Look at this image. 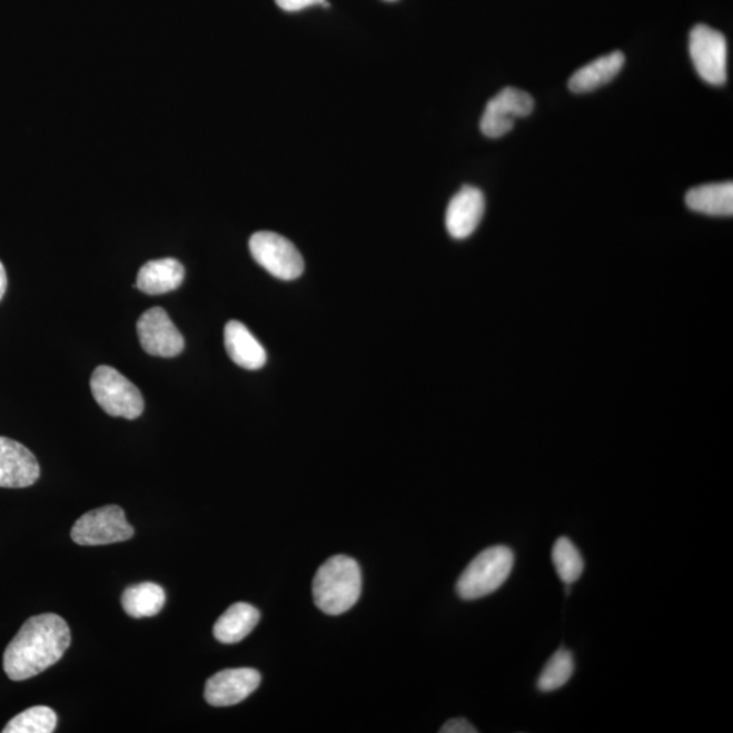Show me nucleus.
Wrapping results in <instances>:
<instances>
[{
  "label": "nucleus",
  "instance_id": "nucleus-1",
  "mask_svg": "<svg viewBox=\"0 0 733 733\" xmlns=\"http://www.w3.org/2000/svg\"><path fill=\"white\" fill-rule=\"evenodd\" d=\"M71 644L70 627L57 614H41L24 622L4 651L3 668L11 681L30 680L57 664Z\"/></svg>",
  "mask_w": 733,
  "mask_h": 733
},
{
  "label": "nucleus",
  "instance_id": "nucleus-2",
  "mask_svg": "<svg viewBox=\"0 0 733 733\" xmlns=\"http://www.w3.org/2000/svg\"><path fill=\"white\" fill-rule=\"evenodd\" d=\"M361 584L356 559L338 554L319 566L313 581L314 602L325 614L341 615L359 601Z\"/></svg>",
  "mask_w": 733,
  "mask_h": 733
},
{
  "label": "nucleus",
  "instance_id": "nucleus-3",
  "mask_svg": "<svg viewBox=\"0 0 733 733\" xmlns=\"http://www.w3.org/2000/svg\"><path fill=\"white\" fill-rule=\"evenodd\" d=\"M514 552L507 546L497 545L479 553L462 573L457 593L465 601L479 600L495 593L513 572Z\"/></svg>",
  "mask_w": 733,
  "mask_h": 733
},
{
  "label": "nucleus",
  "instance_id": "nucleus-4",
  "mask_svg": "<svg viewBox=\"0 0 733 733\" xmlns=\"http://www.w3.org/2000/svg\"><path fill=\"white\" fill-rule=\"evenodd\" d=\"M90 389L97 404L110 416L135 420L145 410V398L138 387L113 367H97Z\"/></svg>",
  "mask_w": 733,
  "mask_h": 733
},
{
  "label": "nucleus",
  "instance_id": "nucleus-5",
  "mask_svg": "<svg viewBox=\"0 0 733 733\" xmlns=\"http://www.w3.org/2000/svg\"><path fill=\"white\" fill-rule=\"evenodd\" d=\"M249 249L255 261L277 279L295 280L304 274V257L295 245L280 234L273 231L252 234Z\"/></svg>",
  "mask_w": 733,
  "mask_h": 733
},
{
  "label": "nucleus",
  "instance_id": "nucleus-6",
  "mask_svg": "<svg viewBox=\"0 0 733 733\" xmlns=\"http://www.w3.org/2000/svg\"><path fill=\"white\" fill-rule=\"evenodd\" d=\"M690 57L702 81L723 86L729 76V44L719 30L697 24L690 32Z\"/></svg>",
  "mask_w": 733,
  "mask_h": 733
},
{
  "label": "nucleus",
  "instance_id": "nucleus-7",
  "mask_svg": "<svg viewBox=\"0 0 733 733\" xmlns=\"http://www.w3.org/2000/svg\"><path fill=\"white\" fill-rule=\"evenodd\" d=\"M135 529L119 505L89 511L79 517L71 529V538L82 546H101L131 539Z\"/></svg>",
  "mask_w": 733,
  "mask_h": 733
},
{
  "label": "nucleus",
  "instance_id": "nucleus-8",
  "mask_svg": "<svg viewBox=\"0 0 733 733\" xmlns=\"http://www.w3.org/2000/svg\"><path fill=\"white\" fill-rule=\"evenodd\" d=\"M533 110L534 100L527 91L505 88L486 103L479 127L485 137L503 138L513 131L517 119L532 115Z\"/></svg>",
  "mask_w": 733,
  "mask_h": 733
},
{
  "label": "nucleus",
  "instance_id": "nucleus-9",
  "mask_svg": "<svg viewBox=\"0 0 733 733\" xmlns=\"http://www.w3.org/2000/svg\"><path fill=\"white\" fill-rule=\"evenodd\" d=\"M141 348L151 356L176 357L185 348L184 337L162 307L143 313L137 324Z\"/></svg>",
  "mask_w": 733,
  "mask_h": 733
},
{
  "label": "nucleus",
  "instance_id": "nucleus-10",
  "mask_svg": "<svg viewBox=\"0 0 733 733\" xmlns=\"http://www.w3.org/2000/svg\"><path fill=\"white\" fill-rule=\"evenodd\" d=\"M261 675L252 668L224 670L207 681L206 700L212 706H232L255 693Z\"/></svg>",
  "mask_w": 733,
  "mask_h": 733
},
{
  "label": "nucleus",
  "instance_id": "nucleus-11",
  "mask_svg": "<svg viewBox=\"0 0 733 733\" xmlns=\"http://www.w3.org/2000/svg\"><path fill=\"white\" fill-rule=\"evenodd\" d=\"M40 477V465L21 443L0 436V488H28Z\"/></svg>",
  "mask_w": 733,
  "mask_h": 733
},
{
  "label": "nucleus",
  "instance_id": "nucleus-12",
  "mask_svg": "<svg viewBox=\"0 0 733 733\" xmlns=\"http://www.w3.org/2000/svg\"><path fill=\"white\" fill-rule=\"evenodd\" d=\"M485 212V197L478 188H462L449 201L446 212V227L455 239L470 237L477 230Z\"/></svg>",
  "mask_w": 733,
  "mask_h": 733
},
{
  "label": "nucleus",
  "instance_id": "nucleus-13",
  "mask_svg": "<svg viewBox=\"0 0 733 733\" xmlns=\"http://www.w3.org/2000/svg\"><path fill=\"white\" fill-rule=\"evenodd\" d=\"M225 347L230 359L237 366L250 369V372L263 368L267 363V350L242 323H227Z\"/></svg>",
  "mask_w": 733,
  "mask_h": 733
},
{
  "label": "nucleus",
  "instance_id": "nucleus-14",
  "mask_svg": "<svg viewBox=\"0 0 733 733\" xmlns=\"http://www.w3.org/2000/svg\"><path fill=\"white\" fill-rule=\"evenodd\" d=\"M184 277L185 268L180 261L176 258H161L140 268L135 287L147 295H164L180 287Z\"/></svg>",
  "mask_w": 733,
  "mask_h": 733
},
{
  "label": "nucleus",
  "instance_id": "nucleus-15",
  "mask_svg": "<svg viewBox=\"0 0 733 733\" xmlns=\"http://www.w3.org/2000/svg\"><path fill=\"white\" fill-rule=\"evenodd\" d=\"M625 65V55L614 51L584 66L569 79V89L576 95L594 91L612 82Z\"/></svg>",
  "mask_w": 733,
  "mask_h": 733
},
{
  "label": "nucleus",
  "instance_id": "nucleus-16",
  "mask_svg": "<svg viewBox=\"0 0 733 733\" xmlns=\"http://www.w3.org/2000/svg\"><path fill=\"white\" fill-rule=\"evenodd\" d=\"M260 622V612L249 603L239 602L226 610L214 626V636L224 644L242 642Z\"/></svg>",
  "mask_w": 733,
  "mask_h": 733
},
{
  "label": "nucleus",
  "instance_id": "nucleus-17",
  "mask_svg": "<svg viewBox=\"0 0 733 733\" xmlns=\"http://www.w3.org/2000/svg\"><path fill=\"white\" fill-rule=\"evenodd\" d=\"M686 205L692 211L710 217H732L733 184L719 182L690 189Z\"/></svg>",
  "mask_w": 733,
  "mask_h": 733
},
{
  "label": "nucleus",
  "instance_id": "nucleus-18",
  "mask_svg": "<svg viewBox=\"0 0 733 733\" xmlns=\"http://www.w3.org/2000/svg\"><path fill=\"white\" fill-rule=\"evenodd\" d=\"M121 603L129 617H156L165 606L166 593L161 585L141 583L127 588L122 593Z\"/></svg>",
  "mask_w": 733,
  "mask_h": 733
},
{
  "label": "nucleus",
  "instance_id": "nucleus-19",
  "mask_svg": "<svg viewBox=\"0 0 733 733\" xmlns=\"http://www.w3.org/2000/svg\"><path fill=\"white\" fill-rule=\"evenodd\" d=\"M58 716L51 707L33 706L11 719L4 733H52L57 729Z\"/></svg>",
  "mask_w": 733,
  "mask_h": 733
},
{
  "label": "nucleus",
  "instance_id": "nucleus-20",
  "mask_svg": "<svg viewBox=\"0 0 733 733\" xmlns=\"http://www.w3.org/2000/svg\"><path fill=\"white\" fill-rule=\"evenodd\" d=\"M552 558L559 578L571 585L581 578L584 571V559L575 544L569 538L562 537L553 546Z\"/></svg>",
  "mask_w": 733,
  "mask_h": 733
},
{
  "label": "nucleus",
  "instance_id": "nucleus-21",
  "mask_svg": "<svg viewBox=\"0 0 733 733\" xmlns=\"http://www.w3.org/2000/svg\"><path fill=\"white\" fill-rule=\"evenodd\" d=\"M575 671V661L568 650H558L547 662L538 677L537 687L542 693H551L568 683Z\"/></svg>",
  "mask_w": 733,
  "mask_h": 733
},
{
  "label": "nucleus",
  "instance_id": "nucleus-22",
  "mask_svg": "<svg viewBox=\"0 0 733 733\" xmlns=\"http://www.w3.org/2000/svg\"><path fill=\"white\" fill-rule=\"evenodd\" d=\"M440 733H477L476 726L467 722L466 719H453L442 726Z\"/></svg>",
  "mask_w": 733,
  "mask_h": 733
},
{
  "label": "nucleus",
  "instance_id": "nucleus-23",
  "mask_svg": "<svg viewBox=\"0 0 733 733\" xmlns=\"http://www.w3.org/2000/svg\"><path fill=\"white\" fill-rule=\"evenodd\" d=\"M276 4L285 11H300L314 4H324L326 0H275Z\"/></svg>",
  "mask_w": 733,
  "mask_h": 733
},
{
  "label": "nucleus",
  "instance_id": "nucleus-24",
  "mask_svg": "<svg viewBox=\"0 0 733 733\" xmlns=\"http://www.w3.org/2000/svg\"><path fill=\"white\" fill-rule=\"evenodd\" d=\"M6 289H8V274H6L4 265L0 261V300L3 299Z\"/></svg>",
  "mask_w": 733,
  "mask_h": 733
},
{
  "label": "nucleus",
  "instance_id": "nucleus-25",
  "mask_svg": "<svg viewBox=\"0 0 733 733\" xmlns=\"http://www.w3.org/2000/svg\"><path fill=\"white\" fill-rule=\"evenodd\" d=\"M386 2H396V0H386Z\"/></svg>",
  "mask_w": 733,
  "mask_h": 733
}]
</instances>
